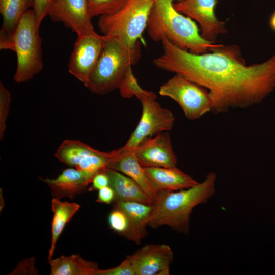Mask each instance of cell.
<instances>
[{"label":"cell","instance_id":"obj_1","mask_svg":"<svg viewBox=\"0 0 275 275\" xmlns=\"http://www.w3.org/2000/svg\"><path fill=\"white\" fill-rule=\"evenodd\" d=\"M161 42L163 51L153 60L154 65L207 89L214 114L259 104L275 90V54L248 65L236 44H220L211 51L196 54L165 38Z\"/></svg>","mask_w":275,"mask_h":275},{"label":"cell","instance_id":"obj_2","mask_svg":"<svg viewBox=\"0 0 275 275\" xmlns=\"http://www.w3.org/2000/svg\"><path fill=\"white\" fill-rule=\"evenodd\" d=\"M217 175L207 174L201 183L178 191H160L153 204L148 226L153 229L167 226L173 230L188 234L190 216L197 205L206 203L216 193Z\"/></svg>","mask_w":275,"mask_h":275},{"label":"cell","instance_id":"obj_3","mask_svg":"<svg viewBox=\"0 0 275 275\" xmlns=\"http://www.w3.org/2000/svg\"><path fill=\"white\" fill-rule=\"evenodd\" d=\"M154 0L147 25L149 37L155 42L165 38L179 48L196 54L211 51L220 44L204 40L195 21L177 11L174 2Z\"/></svg>","mask_w":275,"mask_h":275},{"label":"cell","instance_id":"obj_4","mask_svg":"<svg viewBox=\"0 0 275 275\" xmlns=\"http://www.w3.org/2000/svg\"><path fill=\"white\" fill-rule=\"evenodd\" d=\"M106 36V35H105ZM103 48L86 87L98 95L107 94L119 88L131 66L141 57V43L128 45L106 36Z\"/></svg>","mask_w":275,"mask_h":275},{"label":"cell","instance_id":"obj_5","mask_svg":"<svg viewBox=\"0 0 275 275\" xmlns=\"http://www.w3.org/2000/svg\"><path fill=\"white\" fill-rule=\"evenodd\" d=\"M39 26L32 9L23 15L10 36L0 39V48L10 49L17 57V67L14 80L26 82L43 69L42 40Z\"/></svg>","mask_w":275,"mask_h":275},{"label":"cell","instance_id":"obj_6","mask_svg":"<svg viewBox=\"0 0 275 275\" xmlns=\"http://www.w3.org/2000/svg\"><path fill=\"white\" fill-rule=\"evenodd\" d=\"M153 2L154 0H128L118 12L100 16L98 28L103 35L115 37L129 45L139 41L142 42L143 33L147 28Z\"/></svg>","mask_w":275,"mask_h":275},{"label":"cell","instance_id":"obj_7","mask_svg":"<svg viewBox=\"0 0 275 275\" xmlns=\"http://www.w3.org/2000/svg\"><path fill=\"white\" fill-rule=\"evenodd\" d=\"M136 97L142 104V115L136 128L122 147L124 150L134 149L146 139L171 130L175 123L172 112L156 101L157 96L154 92L145 90Z\"/></svg>","mask_w":275,"mask_h":275},{"label":"cell","instance_id":"obj_8","mask_svg":"<svg viewBox=\"0 0 275 275\" xmlns=\"http://www.w3.org/2000/svg\"><path fill=\"white\" fill-rule=\"evenodd\" d=\"M159 94L176 102L189 120H194L212 111L208 90L178 74L163 84Z\"/></svg>","mask_w":275,"mask_h":275},{"label":"cell","instance_id":"obj_9","mask_svg":"<svg viewBox=\"0 0 275 275\" xmlns=\"http://www.w3.org/2000/svg\"><path fill=\"white\" fill-rule=\"evenodd\" d=\"M63 163L94 175L105 172L112 151L102 152L76 140H64L54 154Z\"/></svg>","mask_w":275,"mask_h":275},{"label":"cell","instance_id":"obj_10","mask_svg":"<svg viewBox=\"0 0 275 275\" xmlns=\"http://www.w3.org/2000/svg\"><path fill=\"white\" fill-rule=\"evenodd\" d=\"M96 32L77 36L68 64L69 72L86 87L106 40Z\"/></svg>","mask_w":275,"mask_h":275},{"label":"cell","instance_id":"obj_11","mask_svg":"<svg viewBox=\"0 0 275 275\" xmlns=\"http://www.w3.org/2000/svg\"><path fill=\"white\" fill-rule=\"evenodd\" d=\"M217 0H181L174 3V8L197 22L200 35L205 40L216 43L222 34L227 33L225 22L219 20L215 13Z\"/></svg>","mask_w":275,"mask_h":275},{"label":"cell","instance_id":"obj_12","mask_svg":"<svg viewBox=\"0 0 275 275\" xmlns=\"http://www.w3.org/2000/svg\"><path fill=\"white\" fill-rule=\"evenodd\" d=\"M48 15L53 21L62 22L71 29L77 36L95 32L87 0H54Z\"/></svg>","mask_w":275,"mask_h":275},{"label":"cell","instance_id":"obj_13","mask_svg":"<svg viewBox=\"0 0 275 275\" xmlns=\"http://www.w3.org/2000/svg\"><path fill=\"white\" fill-rule=\"evenodd\" d=\"M126 258L132 265L135 275H169L174 253L166 244H147Z\"/></svg>","mask_w":275,"mask_h":275},{"label":"cell","instance_id":"obj_14","mask_svg":"<svg viewBox=\"0 0 275 275\" xmlns=\"http://www.w3.org/2000/svg\"><path fill=\"white\" fill-rule=\"evenodd\" d=\"M132 150L143 167L170 168L177 166V156L168 132L147 139Z\"/></svg>","mask_w":275,"mask_h":275},{"label":"cell","instance_id":"obj_15","mask_svg":"<svg viewBox=\"0 0 275 275\" xmlns=\"http://www.w3.org/2000/svg\"><path fill=\"white\" fill-rule=\"evenodd\" d=\"M107 168L119 171L133 179L151 200L155 201L159 191L152 184L145 173L144 168L138 161L134 151L122 147L112 151Z\"/></svg>","mask_w":275,"mask_h":275},{"label":"cell","instance_id":"obj_16","mask_svg":"<svg viewBox=\"0 0 275 275\" xmlns=\"http://www.w3.org/2000/svg\"><path fill=\"white\" fill-rule=\"evenodd\" d=\"M95 175L77 169L67 168L54 179H40L49 187L53 198L73 199L86 190Z\"/></svg>","mask_w":275,"mask_h":275},{"label":"cell","instance_id":"obj_17","mask_svg":"<svg viewBox=\"0 0 275 275\" xmlns=\"http://www.w3.org/2000/svg\"><path fill=\"white\" fill-rule=\"evenodd\" d=\"M113 206L125 212L130 224L125 237L128 240L139 245L147 235V227L153 210V204L136 201H115Z\"/></svg>","mask_w":275,"mask_h":275},{"label":"cell","instance_id":"obj_18","mask_svg":"<svg viewBox=\"0 0 275 275\" xmlns=\"http://www.w3.org/2000/svg\"><path fill=\"white\" fill-rule=\"evenodd\" d=\"M152 184L158 191H178L190 188L198 182L176 167H144Z\"/></svg>","mask_w":275,"mask_h":275},{"label":"cell","instance_id":"obj_19","mask_svg":"<svg viewBox=\"0 0 275 275\" xmlns=\"http://www.w3.org/2000/svg\"><path fill=\"white\" fill-rule=\"evenodd\" d=\"M106 172L109 178V186L115 192L114 201H136L152 204L149 198L133 179L111 169L107 168Z\"/></svg>","mask_w":275,"mask_h":275},{"label":"cell","instance_id":"obj_20","mask_svg":"<svg viewBox=\"0 0 275 275\" xmlns=\"http://www.w3.org/2000/svg\"><path fill=\"white\" fill-rule=\"evenodd\" d=\"M50 275H97L96 262L87 260L78 254L61 256L49 261Z\"/></svg>","mask_w":275,"mask_h":275},{"label":"cell","instance_id":"obj_21","mask_svg":"<svg viewBox=\"0 0 275 275\" xmlns=\"http://www.w3.org/2000/svg\"><path fill=\"white\" fill-rule=\"evenodd\" d=\"M80 206L77 203L62 201L53 198L51 210L53 213L51 222L50 247L48 251V261L52 259L57 241L65 225L71 220L79 210Z\"/></svg>","mask_w":275,"mask_h":275},{"label":"cell","instance_id":"obj_22","mask_svg":"<svg viewBox=\"0 0 275 275\" xmlns=\"http://www.w3.org/2000/svg\"><path fill=\"white\" fill-rule=\"evenodd\" d=\"M33 0H0V12L3 22L0 39L10 36L23 15L33 7Z\"/></svg>","mask_w":275,"mask_h":275},{"label":"cell","instance_id":"obj_23","mask_svg":"<svg viewBox=\"0 0 275 275\" xmlns=\"http://www.w3.org/2000/svg\"><path fill=\"white\" fill-rule=\"evenodd\" d=\"M91 18L114 14L121 9L128 0H87Z\"/></svg>","mask_w":275,"mask_h":275},{"label":"cell","instance_id":"obj_24","mask_svg":"<svg viewBox=\"0 0 275 275\" xmlns=\"http://www.w3.org/2000/svg\"><path fill=\"white\" fill-rule=\"evenodd\" d=\"M108 223L111 229L120 236L125 238L129 229V218L122 210L114 206L108 216Z\"/></svg>","mask_w":275,"mask_h":275},{"label":"cell","instance_id":"obj_25","mask_svg":"<svg viewBox=\"0 0 275 275\" xmlns=\"http://www.w3.org/2000/svg\"><path fill=\"white\" fill-rule=\"evenodd\" d=\"M118 89L121 96L126 98L136 97L145 90L139 85L132 72V68L128 70Z\"/></svg>","mask_w":275,"mask_h":275},{"label":"cell","instance_id":"obj_26","mask_svg":"<svg viewBox=\"0 0 275 275\" xmlns=\"http://www.w3.org/2000/svg\"><path fill=\"white\" fill-rule=\"evenodd\" d=\"M11 101V93L5 87L3 84L0 82V139L4 137L6 128V122L9 115Z\"/></svg>","mask_w":275,"mask_h":275},{"label":"cell","instance_id":"obj_27","mask_svg":"<svg viewBox=\"0 0 275 275\" xmlns=\"http://www.w3.org/2000/svg\"><path fill=\"white\" fill-rule=\"evenodd\" d=\"M97 275H135V273L132 265L126 258L116 267L106 269H99Z\"/></svg>","mask_w":275,"mask_h":275},{"label":"cell","instance_id":"obj_28","mask_svg":"<svg viewBox=\"0 0 275 275\" xmlns=\"http://www.w3.org/2000/svg\"><path fill=\"white\" fill-rule=\"evenodd\" d=\"M34 11L38 25L40 27L42 20L48 15L49 9L54 0H33Z\"/></svg>","mask_w":275,"mask_h":275},{"label":"cell","instance_id":"obj_29","mask_svg":"<svg viewBox=\"0 0 275 275\" xmlns=\"http://www.w3.org/2000/svg\"><path fill=\"white\" fill-rule=\"evenodd\" d=\"M35 262L34 258L23 260L10 274H38V271L35 266Z\"/></svg>","mask_w":275,"mask_h":275},{"label":"cell","instance_id":"obj_30","mask_svg":"<svg viewBox=\"0 0 275 275\" xmlns=\"http://www.w3.org/2000/svg\"><path fill=\"white\" fill-rule=\"evenodd\" d=\"M115 199V192L109 185L98 190L96 201L101 203L109 204L114 202Z\"/></svg>","mask_w":275,"mask_h":275},{"label":"cell","instance_id":"obj_31","mask_svg":"<svg viewBox=\"0 0 275 275\" xmlns=\"http://www.w3.org/2000/svg\"><path fill=\"white\" fill-rule=\"evenodd\" d=\"M92 188L94 190H99L102 188L109 185V178L108 175L105 172L96 174L93 177Z\"/></svg>","mask_w":275,"mask_h":275},{"label":"cell","instance_id":"obj_32","mask_svg":"<svg viewBox=\"0 0 275 275\" xmlns=\"http://www.w3.org/2000/svg\"><path fill=\"white\" fill-rule=\"evenodd\" d=\"M269 25L272 31L275 32V11L270 17Z\"/></svg>","mask_w":275,"mask_h":275}]
</instances>
